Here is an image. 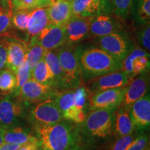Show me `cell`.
<instances>
[{
  "mask_svg": "<svg viewBox=\"0 0 150 150\" xmlns=\"http://www.w3.org/2000/svg\"><path fill=\"white\" fill-rule=\"evenodd\" d=\"M40 150H67L82 141L79 124L62 120L48 126L34 127Z\"/></svg>",
  "mask_w": 150,
  "mask_h": 150,
  "instance_id": "6da1fadb",
  "label": "cell"
},
{
  "mask_svg": "<svg viewBox=\"0 0 150 150\" xmlns=\"http://www.w3.org/2000/svg\"><path fill=\"white\" fill-rule=\"evenodd\" d=\"M79 63L83 83L102 75L122 70V63L99 47H78Z\"/></svg>",
  "mask_w": 150,
  "mask_h": 150,
  "instance_id": "7a4b0ae2",
  "label": "cell"
},
{
  "mask_svg": "<svg viewBox=\"0 0 150 150\" xmlns=\"http://www.w3.org/2000/svg\"><path fill=\"white\" fill-rule=\"evenodd\" d=\"M117 108H100L89 111L83 122L79 124L82 140L91 148L99 140L108 139L114 134Z\"/></svg>",
  "mask_w": 150,
  "mask_h": 150,
  "instance_id": "3957f363",
  "label": "cell"
},
{
  "mask_svg": "<svg viewBox=\"0 0 150 150\" xmlns=\"http://www.w3.org/2000/svg\"><path fill=\"white\" fill-rule=\"evenodd\" d=\"M63 72L61 91L74 90L83 83L78 58V47L67 44L56 50Z\"/></svg>",
  "mask_w": 150,
  "mask_h": 150,
  "instance_id": "277c9868",
  "label": "cell"
},
{
  "mask_svg": "<svg viewBox=\"0 0 150 150\" xmlns=\"http://www.w3.org/2000/svg\"><path fill=\"white\" fill-rule=\"evenodd\" d=\"M97 47L104 50L121 63L134 47L127 33L122 30L97 38Z\"/></svg>",
  "mask_w": 150,
  "mask_h": 150,
  "instance_id": "5b68a950",
  "label": "cell"
},
{
  "mask_svg": "<svg viewBox=\"0 0 150 150\" xmlns=\"http://www.w3.org/2000/svg\"><path fill=\"white\" fill-rule=\"evenodd\" d=\"M33 104L29 112V119L33 127L48 126L63 120L62 112L53 97Z\"/></svg>",
  "mask_w": 150,
  "mask_h": 150,
  "instance_id": "8992f818",
  "label": "cell"
},
{
  "mask_svg": "<svg viewBox=\"0 0 150 150\" xmlns=\"http://www.w3.org/2000/svg\"><path fill=\"white\" fill-rule=\"evenodd\" d=\"M132 77L123 70L102 75L84 83L90 95L104 90L125 87L129 85Z\"/></svg>",
  "mask_w": 150,
  "mask_h": 150,
  "instance_id": "52a82bcc",
  "label": "cell"
},
{
  "mask_svg": "<svg viewBox=\"0 0 150 150\" xmlns=\"http://www.w3.org/2000/svg\"><path fill=\"white\" fill-rule=\"evenodd\" d=\"M127 86L104 90L90 95L88 110L91 111L100 108H117L125 97Z\"/></svg>",
  "mask_w": 150,
  "mask_h": 150,
  "instance_id": "ba28073f",
  "label": "cell"
},
{
  "mask_svg": "<svg viewBox=\"0 0 150 150\" xmlns=\"http://www.w3.org/2000/svg\"><path fill=\"white\" fill-rule=\"evenodd\" d=\"M57 91L54 86L40 83L31 78L22 86L18 95L25 104L30 105L53 97Z\"/></svg>",
  "mask_w": 150,
  "mask_h": 150,
  "instance_id": "9c48e42d",
  "label": "cell"
},
{
  "mask_svg": "<svg viewBox=\"0 0 150 150\" xmlns=\"http://www.w3.org/2000/svg\"><path fill=\"white\" fill-rule=\"evenodd\" d=\"M149 72L136 75L127 86L125 97L120 106L127 112L134 102L149 93Z\"/></svg>",
  "mask_w": 150,
  "mask_h": 150,
  "instance_id": "30bf717a",
  "label": "cell"
},
{
  "mask_svg": "<svg viewBox=\"0 0 150 150\" xmlns=\"http://www.w3.org/2000/svg\"><path fill=\"white\" fill-rule=\"evenodd\" d=\"M149 54L146 50L139 47H134L122 62V70L132 78L136 75L149 72Z\"/></svg>",
  "mask_w": 150,
  "mask_h": 150,
  "instance_id": "8fae6325",
  "label": "cell"
},
{
  "mask_svg": "<svg viewBox=\"0 0 150 150\" xmlns=\"http://www.w3.org/2000/svg\"><path fill=\"white\" fill-rule=\"evenodd\" d=\"M74 16L93 18L102 14H108L112 10L110 0H72Z\"/></svg>",
  "mask_w": 150,
  "mask_h": 150,
  "instance_id": "7c38bea8",
  "label": "cell"
},
{
  "mask_svg": "<svg viewBox=\"0 0 150 150\" xmlns=\"http://www.w3.org/2000/svg\"><path fill=\"white\" fill-rule=\"evenodd\" d=\"M135 131H147L150 126V96L147 93L131 106L129 112Z\"/></svg>",
  "mask_w": 150,
  "mask_h": 150,
  "instance_id": "4fadbf2b",
  "label": "cell"
},
{
  "mask_svg": "<svg viewBox=\"0 0 150 150\" xmlns=\"http://www.w3.org/2000/svg\"><path fill=\"white\" fill-rule=\"evenodd\" d=\"M24 117L23 106L11 96L0 100V127L2 128L19 126Z\"/></svg>",
  "mask_w": 150,
  "mask_h": 150,
  "instance_id": "5bb4252c",
  "label": "cell"
},
{
  "mask_svg": "<svg viewBox=\"0 0 150 150\" xmlns=\"http://www.w3.org/2000/svg\"><path fill=\"white\" fill-rule=\"evenodd\" d=\"M32 38L38 42L45 51L55 50L66 43L64 26L50 24Z\"/></svg>",
  "mask_w": 150,
  "mask_h": 150,
  "instance_id": "9a60e30c",
  "label": "cell"
},
{
  "mask_svg": "<svg viewBox=\"0 0 150 150\" xmlns=\"http://www.w3.org/2000/svg\"><path fill=\"white\" fill-rule=\"evenodd\" d=\"M90 17L73 16L64 26L66 43L75 45L89 35Z\"/></svg>",
  "mask_w": 150,
  "mask_h": 150,
  "instance_id": "2e32d148",
  "label": "cell"
},
{
  "mask_svg": "<svg viewBox=\"0 0 150 150\" xmlns=\"http://www.w3.org/2000/svg\"><path fill=\"white\" fill-rule=\"evenodd\" d=\"M122 23L119 20L108 14H102L91 18L89 35L99 38L122 30Z\"/></svg>",
  "mask_w": 150,
  "mask_h": 150,
  "instance_id": "e0dca14e",
  "label": "cell"
},
{
  "mask_svg": "<svg viewBox=\"0 0 150 150\" xmlns=\"http://www.w3.org/2000/svg\"><path fill=\"white\" fill-rule=\"evenodd\" d=\"M48 15L51 24L65 26L72 18V1L59 0L53 4L48 6Z\"/></svg>",
  "mask_w": 150,
  "mask_h": 150,
  "instance_id": "ac0fdd59",
  "label": "cell"
},
{
  "mask_svg": "<svg viewBox=\"0 0 150 150\" xmlns=\"http://www.w3.org/2000/svg\"><path fill=\"white\" fill-rule=\"evenodd\" d=\"M27 44L22 41L9 40L6 67L16 73L19 67L27 59Z\"/></svg>",
  "mask_w": 150,
  "mask_h": 150,
  "instance_id": "d6986e66",
  "label": "cell"
},
{
  "mask_svg": "<svg viewBox=\"0 0 150 150\" xmlns=\"http://www.w3.org/2000/svg\"><path fill=\"white\" fill-rule=\"evenodd\" d=\"M50 22L48 15L47 6L38 7L33 9L30 13V18L28 23L27 33L30 38L35 36L47 27Z\"/></svg>",
  "mask_w": 150,
  "mask_h": 150,
  "instance_id": "ffe728a7",
  "label": "cell"
},
{
  "mask_svg": "<svg viewBox=\"0 0 150 150\" xmlns=\"http://www.w3.org/2000/svg\"><path fill=\"white\" fill-rule=\"evenodd\" d=\"M4 142L22 145L30 142L38 140L35 133L33 134L29 129L20 126L3 128Z\"/></svg>",
  "mask_w": 150,
  "mask_h": 150,
  "instance_id": "44dd1931",
  "label": "cell"
},
{
  "mask_svg": "<svg viewBox=\"0 0 150 150\" xmlns=\"http://www.w3.org/2000/svg\"><path fill=\"white\" fill-rule=\"evenodd\" d=\"M134 131V124L131 121L129 112L119 106L115 111L114 122V135L115 138L131 134Z\"/></svg>",
  "mask_w": 150,
  "mask_h": 150,
  "instance_id": "7402d4cb",
  "label": "cell"
},
{
  "mask_svg": "<svg viewBox=\"0 0 150 150\" xmlns=\"http://www.w3.org/2000/svg\"><path fill=\"white\" fill-rule=\"evenodd\" d=\"M43 59L53 76L56 88L58 91H61L63 79V72L56 50L45 51Z\"/></svg>",
  "mask_w": 150,
  "mask_h": 150,
  "instance_id": "603a6c76",
  "label": "cell"
},
{
  "mask_svg": "<svg viewBox=\"0 0 150 150\" xmlns=\"http://www.w3.org/2000/svg\"><path fill=\"white\" fill-rule=\"evenodd\" d=\"M31 78L40 83L56 88L53 76L44 59L40 60L31 70Z\"/></svg>",
  "mask_w": 150,
  "mask_h": 150,
  "instance_id": "cb8c5ba5",
  "label": "cell"
},
{
  "mask_svg": "<svg viewBox=\"0 0 150 150\" xmlns=\"http://www.w3.org/2000/svg\"><path fill=\"white\" fill-rule=\"evenodd\" d=\"M45 53V50L44 48L34 39L31 38L30 42L27 44V54L26 59L31 70H32L35 65L44 58Z\"/></svg>",
  "mask_w": 150,
  "mask_h": 150,
  "instance_id": "d4e9b609",
  "label": "cell"
},
{
  "mask_svg": "<svg viewBox=\"0 0 150 150\" xmlns=\"http://www.w3.org/2000/svg\"><path fill=\"white\" fill-rule=\"evenodd\" d=\"M74 90L59 91L54 95L53 98L58 107L62 112V115L73 107L74 105Z\"/></svg>",
  "mask_w": 150,
  "mask_h": 150,
  "instance_id": "484cf974",
  "label": "cell"
},
{
  "mask_svg": "<svg viewBox=\"0 0 150 150\" xmlns=\"http://www.w3.org/2000/svg\"><path fill=\"white\" fill-rule=\"evenodd\" d=\"M16 73L6 67L0 71V91L9 93L16 91Z\"/></svg>",
  "mask_w": 150,
  "mask_h": 150,
  "instance_id": "4316f807",
  "label": "cell"
},
{
  "mask_svg": "<svg viewBox=\"0 0 150 150\" xmlns=\"http://www.w3.org/2000/svg\"><path fill=\"white\" fill-rule=\"evenodd\" d=\"M134 12V17L138 24L143 25L149 22L150 0H137Z\"/></svg>",
  "mask_w": 150,
  "mask_h": 150,
  "instance_id": "83f0119b",
  "label": "cell"
},
{
  "mask_svg": "<svg viewBox=\"0 0 150 150\" xmlns=\"http://www.w3.org/2000/svg\"><path fill=\"white\" fill-rule=\"evenodd\" d=\"M140 133L134 131L131 134L115 138V140L110 143L106 150H126Z\"/></svg>",
  "mask_w": 150,
  "mask_h": 150,
  "instance_id": "f1b7e54d",
  "label": "cell"
},
{
  "mask_svg": "<svg viewBox=\"0 0 150 150\" xmlns=\"http://www.w3.org/2000/svg\"><path fill=\"white\" fill-rule=\"evenodd\" d=\"M30 13V10H16L14 13H13L12 24L19 30L27 31Z\"/></svg>",
  "mask_w": 150,
  "mask_h": 150,
  "instance_id": "f546056e",
  "label": "cell"
},
{
  "mask_svg": "<svg viewBox=\"0 0 150 150\" xmlns=\"http://www.w3.org/2000/svg\"><path fill=\"white\" fill-rule=\"evenodd\" d=\"M16 76L17 80L16 93L18 95L19 91L22 86L29 79L31 78V70L28 65L27 61L24 62L22 64L18 67V70L16 71Z\"/></svg>",
  "mask_w": 150,
  "mask_h": 150,
  "instance_id": "4dcf8cb0",
  "label": "cell"
},
{
  "mask_svg": "<svg viewBox=\"0 0 150 150\" xmlns=\"http://www.w3.org/2000/svg\"><path fill=\"white\" fill-rule=\"evenodd\" d=\"M134 0H113L112 10L117 16L125 18L130 14Z\"/></svg>",
  "mask_w": 150,
  "mask_h": 150,
  "instance_id": "1f68e13d",
  "label": "cell"
},
{
  "mask_svg": "<svg viewBox=\"0 0 150 150\" xmlns=\"http://www.w3.org/2000/svg\"><path fill=\"white\" fill-rule=\"evenodd\" d=\"M13 7L8 9L0 6V35L6 32L12 25Z\"/></svg>",
  "mask_w": 150,
  "mask_h": 150,
  "instance_id": "d6a6232c",
  "label": "cell"
},
{
  "mask_svg": "<svg viewBox=\"0 0 150 150\" xmlns=\"http://www.w3.org/2000/svg\"><path fill=\"white\" fill-rule=\"evenodd\" d=\"M126 150H149V136L147 131L140 133Z\"/></svg>",
  "mask_w": 150,
  "mask_h": 150,
  "instance_id": "836d02e7",
  "label": "cell"
},
{
  "mask_svg": "<svg viewBox=\"0 0 150 150\" xmlns=\"http://www.w3.org/2000/svg\"><path fill=\"white\" fill-rule=\"evenodd\" d=\"M138 40L142 49L147 52L150 50V26L149 22L142 25L138 32Z\"/></svg>",
  "mask_w": 150,
  "mask_h": 150,
  "instance_id": "e575fe53",
  "label": "cell"
},
{
  "mask_svg": "<svg viewBox=\"0 0 150 150\" xmlns=\"http://www.w3.org/2000/svg\"><path fill=\"white\" fill-rule=\"evenodd\" d=\"M11 2L16 10H33L40 7L39 0H11Z\"/></svg>",
  "mask_w": 150,
  "mask_h": 150,
  "instance_id": "d590c367",
  "label": "cell"
},
{
  "mask_svg": "<svg viewBox=\"0 0 150 150\" xmlns=\"http://www.w3.org/2000/svg\"><path fill=\"white\" fill-rule=\"evenodd\" d=\"M8 42V39H0V71L6 65Z\"/></svg>",
  "mask_w": 150,
  "mask_h": 150,
  "instance_id": "8d00e7d4",
  "label": "cell"
},
{
  "mask_svg": "<svg viewBox=\"0 0 150 150\" xmlns=\"http://www.w3.org/2000/svg\"><path fill=\"white\" fill-rule=\"evenodd\" d=\"M18 150H40L38 141L36 140V141L30 142L22 145L20 146Z\"/></svg>",
  "mask_w": 150,
  "mask_h": 150,
  "instance_id": "74e56055",
  "label": "cell"
},
{
  "mask_svg": "<svg viewBox=\"0 0 150 150\" xmlns=\"http://www.w3.org/2000/svg\"><path fill=\"white\" fill-rule=\"evenodd\" d=\"M91 148L90 146L84 142L83 140L81 142H79V143L76 144V145L72 146L67 150H91Z\"/></svg>",
  "mask_w": 150,
  "mask_h": 150,
  "instance_id": "f35d334b",
  "label": "cell"
},
{
  "mask_svg": "<svg viewBox=\"0 0 150 150\" xmlns=\"http://www.w3.org/2000/svg\"><path fill=\"white\" fill-rule=\"evenodd\" d=\"M21 145H17V144L8 143V142H4L0 146V150H18Z\"/></svg>",
  "mask_w": 150,
  "mask_h": 150,
  "instance_id": "ab89813d",
  "label": "cell"
},
{
  "mask_svg": "<svg viewBox=\"0 0 150 150\" xmlns=\"http://www.w3.org/2000/svg\"><path fill=\"white\" fill-rule=\"evenodd\" d=\"M51 0H39V4H40V7L42 6H48Z\"/></svg>",
  "mask_w": 150,
  "mask_h": 150,
  "instance_id": "60d3db41",
  "label": "cell"
},
{
  "mask_svg": "<svg viewBox=\"0 0 150 150\" xmlns=\"http://www.w3.org/2000/svg\"><path fill=\"white\" fill-rule=\"evenodd\" d=\"M4 142V130L3 128L1 127H0V146Z\"/></svg>",
  "mask_w": 150,
  "mask_h": 150,
  "instance_id": "b9f144b4",
  "label": "cell"
},
{
  "mask_svg": "<svg viewBox=\"0 0 150 150\" xmlns=\"http://www.w3.org/2000/svg\"><path fill=\"white\" fill-rule=\"evenodd\" d=\"M2 2L4 4V5H8V6H12V2H11V0H1Z\"/></svg>",
  "mask_w": 150,
  "mask_h": 150,
  "instance_id": "7bdbcfd3",
  "label": "cell"
},
{
  "mask_svg": "<svg viewBox=\"0 0 150 150\" xmlns=\"http://www.w3.org/2000/svg\"><path fill=\"white\" fill-rule=\"evenodd\" d=\"M70 1H72V0H70Z\"/></svg>",
  "mask_w": 150,
  "mask_h": 150,
  "instance_id": "ee69618b",
  "label": "cell"
}]
</instances>
